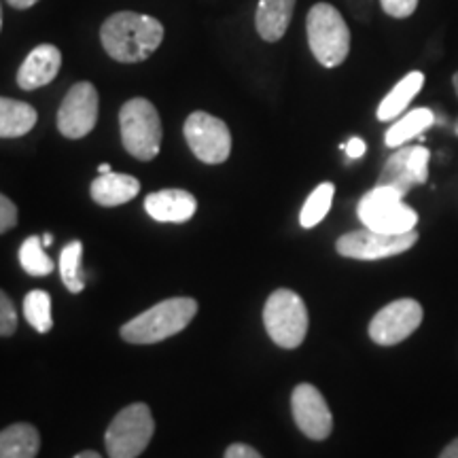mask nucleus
<instances>
[{"label": "nucleus", "instance_id": "a211bd4d", "mask_svg": "<svg viewBox=\"0 0 458 458\" xmlns=\"http://www.w3.org/2000/svg\"><path fill=\"white\" fill-rule=\"evenodd\" d=\"M422 85H425V74L420 71H411L405 74V77L388 91L386 98L380 102V106H377V119H380V122L397 119L401 113H405L410 102L416 98L418 91L422 89Z\"/></svg>", "mask_w": 458, "mask_h": 458}, {"label": "nucleus", "instance_id": "4be33fe9", "mask_svg": "<svg viewBox=\"0 0 458 458\" xmlns=\"http://www.w3.org/2000/svg\"><path fill=\"white\" fill-rule=\"evenodd\" d=\"M81 257H83V244L79 240L66 244L60 253V274L64 280L66 289L71 293H81L85 289V274L81 267Z\"/></svg>", "mask_w": 458, "mask_h": 458}, {"label": "nucleus", "instance_id": "f8f14e48", "mask_svg": "<svg viewBox=\"0 0 458 458\" xmlns=\"http://www.w3.org/2000/svg\"><path fill=\"white\" fill-rule=\"evenodd\" d=\"M428 159H431V153L427 147L403 145L388 157L380 172V179H377V187H388L405 198L411 191V187L427 182Z\"/></svg>", "mask_w": 458, "mask_h": 458}, {"label": "nucleus", "instance_id": "6e6552de", "mask_svg": "<svg viewBox=\"0 0 458 458\" xmlns=\"http://www.w3.org/2000/svg\"><path fill=\"white\" fill-rule=\"evenodd\" d=\"M418 242V232L405 233H385L376 232V229H357V232L344 233V236L335 242L337 253L348 259L359 261H376L386 259V257H394L410 250L411 246Z\"/></svg>", "mask_w": 458, "mask_h": 458}, {"label": "nucleus", "instance_id": "1a4fd4ad", "mask_svg": "<svg viewBox=\"0 0 458 458\" xmlns=\"http://www.w3.org/2000/svg\"><path fill=\"white\" fill-rule=\"evenodd\" d=\"M185 139L199 162L223 164L232 153V134L219 117L208 113H191L185 122Z\"/></svg>", "mask_w": 458, "mask_h": 458}, {"label": "nucleus", "instance_id": "412c9836", "mask_svg": "<svg viewBox=\"0 0 458 458\" xmlns=\"http://www.w3.org/2000/svg\"><path fill=\"white\" fill-rule=\"evenodd\" d=\"M433 122H435V114L431 108H414V111H410L405 117H401L399 122H394L391 128H388L385 136L386 147L391 148L403 147L405 142L416 139V136H420L422 131L431 128Z\"/></svg>", "mask_w": 458, "mask_h": 458}, {"label": "nucleus", "instance_id": "f3484780", "mask_svg": "<svg viewBox=\"0 0 458 458\" xmlns=\"http://www.w3.org/2000/svg\"><path fill=\"white\" fill-rule=\"evenodd\" d=\"M140 191V182L130 174L106 172L91 182V198L100 206H122L134 199Z\"/></svg>", "mask_w": 458, "mask_h": 458}, {"label": "nucleus", "instance_id": "f257e3e1", "mask_svg": "<svg viewBox=\"0 0 458 458\" xmlns=\"http://www.w3.org/2000/svg\"><path fill=\"white\" fill-rule=\"evenodd\" d=\"M100 41L113 60L136 64L156 54L164 41V26L151 15L122 11L102 24Z\"/></svg>", "mask_w": 458, "mask_h": 458}, {"label": "nucleus", "instance_id": "5701e85b", "mask_svg": "<svg viewBox=\"0 0 458 458\" xmlns=\"http://www.w3.org/2000/svg\"><path fill=\"white\" fill-rule=\"evenodd\" d=\"M334 193H335L334 182H323V185L314 189L310 198L306 199V204H303L301 208V215H300L301 227L310 229L314 225H318V223L327 216L331 202H334Z\"/></svg>", "mask_w": 458, "mask_h": 458}, {"label": "nucleus", "instance_id": "aec40b11", "mask_svg": "<svg viewBox=\"0 0 458 458\" xmlns=\"http://www.w3.org/2000/svg\"><path fill=\"white\" fill-rule=\"evenodd\" d=\"M37 111L21 100L0 98V139H20L37 123Z\"/></svg>", "mask_w": 458, "mask_h": 458}, {"label": "nucleus", "instance_id": "e433bc0d", "mask_svg": "<svg viewBox=\"0 0 458 458\" xmlns=\"http://www.w3.org/2000/svg\"><path fill=\"white\" fill-rule=\"evenodd\" d=\"M0 28H3V9H0Z\"/></svg>", "mask_w": 458, "mask_h": 458}, {"label": "nucleus", "instance_id": "7c9ffc66", "mask_svg": "<svg viewBox=\"0 0 458 458\" xmlns=\"http://www.w3.org/2000/svg\"><path fill=\"white\" fill-rule=\"evenodd\" d=\"M439 458H458V437L454 439V442H450L448 445H445L442 454H439Z\"/></svg>", "mask_w": 458, "mask_h": 458}, {"label": "nucleus", "instance_id": "423d86ee", "mask_svg": "<svg viewBox=\"0 0 458 458\" xmlns=\"http://www.w3.org/2000/svg\"><path fill=\"white\" fill-rule=\"evenodd\" d=\"M359 219L368 229L385 233H405L416 229L418 215L405 198L388 187H374L359 202Z\"/></svg>", "mask_w": 458, "mask_h": 458}, {"label": "nucleus", "instance_id": "9d476101", "mask_svg": "<svg viewBox=\"0 0 458 458\" xmlns=\"http://www.w3.org/2000/svg\"><path fill=\"white\" fill-rule=\"evenodd\" d=\"M425 310L416 300H397L377 310L369 323V337L377 346H394V344L408 340L422 325Z\"/></svg>", "mask_w": 458, "mask_h": 458}, {"label": "nucleus", "instance_id": "2eb2a0df", "mask_svg": "<svg viewBox=\"0 0 458 458\" xmlns=\"http://www.w3.org/2000/svg\"><path fill=\"white\" fill-rule=\"evenodd\" d=\"M145 208L159 223H185L196 215L198 199L185 189H164L147 196Z\"/></svg>", "mask_w": 458, "mask_h": 458}, {"label": "nucleus", "instance_id": "dca6fc26", "mask_svg": "<svg viewBox=\"0 0 458 458\" xmlns=\"http://www.w3.org/2000/svg\"><path fill=\"white\" fill-rule=\"evenodd\" d=\"M293 9L295 0H259L255 26L263 41L276 43L284 37L293 17Z\"/></svg>", "mask_w": 458, "mask_h": 458}, {"label": "nucleus", "instance_id": "20e7f679", "mask_svg": "<svg viewBox=\"0 0 458 458\" xmlns=\"http://www.w3.org/2000/svg\"><path fill=\"white\" fill-rule=\"evenodd\" d=\"M119 128L125 151L140 162H151L162 147V122L147 98L128 100L119 111Z\"/></svg>", "mask_w": 458, "mask_h": 458}, {"label": "nucleus", "instance_id": "6ab92c4d", "mask_svg": "<svg viewBox=\"0 0 458 458\" xmlns=\"http://www.w3.org/2000/svg\"><path fill=\"white\" fill-rule=\"evenodd\" d=\"M41 448V437L32 425L20 422L0 431V458H34Z\"/></svg>", "mask_w": 458, "mask_h": 458}, {"label": "nucleus", "instance_id": "c9c22d12", "mask_svg": "<svg viewBox=\"0 0 458 458\" xmlns=\"http://www.w3.org/2000/svg\"><path fill=\"white\" fill-rule=\"evenodd\" d=\"M452 85H454V91H456V96H458V71L454 72V77H452Z\"/></svg>", "mask_w": 458, "mask_h": 458}, {"label": "nucleus", "instance_id": "9b49d317", "mask_svg": "<svg viewBox=\"0 0 458 458\" xmlns=\"http://www.w3.org/2000/svg\"><path fill=\"white\" fill-rule=\"evenodd\" d=\"M98 122V91L88 81L72 85L57 111V130L66 139H83Z\"/></svg>", "mask_w": 458, "mask_h": 458}, {"label": "nucleus", "instance_id": "0eeeda50", "mask_svg": "<svg viewBox=\"0 0 458 458\" xmlns=\"http://www.w3.org/2000/svg\"><path fill=\"white\" fill-rule=\"evenodd\" d=\"M156 422L145 403H131L123 408L106 428L105 444L111 458H136L151 442Z\"/></svg>", "mask_w": 458, "mask_h": 458}, {"label": "nucleus", "instance_id": "b1692460", "mask_svg": "<svg viewBox=\"0 0 458 458\" xmlns=\"http://www.w3.org/2000/svg\"><path fill=\"white\" fill-rule=\"evenodd\" d=\"M24 317L38 334H49L54 327L51 318V297L45 291H30L24 300Z\"/></svg>", "mask_w": 458, "mask_h": 458}, {"label": "nucleus", "instance_id": "4468645a", "mask_svg": "<svg viewBox=\"0 0 458 458\" xmlns=\"http://www.w3.org/2000/svg\"><path fill=\"white\" fill-rule=\"evenodd\" d=\"M62 68V54L55 45H38L34 47L28 57L24 60V64L20 66L17 71V85L21 89L30 91V89H38L43 85H47L54 81Z\"/></svg>", "mask_w": 458, "mask_h": 458}, {"label": "nucleus", "instance_id": "bb28decb", "mask_svg": "<svg viewBox=\"0 0 458 458\" xmlns=\"http://www.w3.org/2000/svg\"><path fill=\"white\" fill-rule=\"evenodd\" d=\"M380 4L386 15L394 17V20H405L416 11L418 0H380Z\"/></svg>", "mask_w": 458, "mask_h": 458}, {"label": "nucleus", "instance_id": "f03ea898", "mask_svg": "<svg viewBox=\"0 0 458 458\" xmlns=\"http://www.w3.org/2000/svg\"><path fill=\"white\" fill-rule=\"evenodd\" d=\"M198 314V301L191 297H172L148 308L122 327V337L130 344H156L181 334Z\"/></svg>", "mask_w": 458, "mask_h": 458}, {"label": "nucleus", "instance_id": "2f4dec72", "mask_svg": "<svg viewBox=\"0 0 458 458\" xmlns=\"http://www.w3.org/2000/svg\"><path fill=\"white\" fill-rule=\"evenodd\" d=\"M7 3L15 9H28V7H32V4H37L38 0H7Z\"/></svg>", "mask_w": 458, "mask_h": 458}, {"label": "nucleus", "instance_id": "7ed1b4c3", "mask_svg": "<svg viewBox=\"0 0 458 458\" xmlns=\"http://www.w3.org/2000/svg\"><path fill=\"white\" fill-rule=\"evenodd\" d=\"M308 43L312 55L325 68L340 66L351 51V30L340 11L329 3H318L308 11Z\"/></svg>", "mask_w": 458, "mask_h": 458}, {"label": "nucleus", "instance_id": "72a5a7b5", "mask_svg": "<svg viewBox=\"0 0 458 458\" xmlns=\"http://www.w3.org/2000/svg\"><path fill=\"white\" fill-rule=\"evenodd\" d=\"M41 240H43V244H45V246H51V244H54V236H51V233H45V236H43Z\"/></svg>", "mask_w": 458, "mask_h": 458}, {"label": "nucleus", "instance_id": "473e14b6", "mask_svg": "<svg viewBox=\"0 0 458 458\" xmlns=\"http://www.w3.org/2000/svg\"><path fill=\"white\" fill-rule=\"evenodd\" d=\"M74 458H102L98 452H91V450H88V452H81V454H77Z\"/></svg>", "mask_w": 458, "mask_h": 458}, {"label": "nucleus", "instance_id": "f704fd0d", "mask_svg": "<svg viewBox=\"0 0 458 458\" xmlns=\"http://www.w3.org/2000/svg\"><path fill=\"white\" fill-rule=\"evenodd\" d=\"M106 172H111V165H108V164H100L98 174H106Z\"/></svg>", "mask_w": 458, "mask_h": 458}, {"label": "nucleus", "instance_id": "a878e982", "mask_svg": "<svg viewBox=\"0 0 458 458\" xmlns=\"http://www.w3.org/2000/svg\"><path fill=\"white\" fill-rule=\"evenodd\" d=\"M17 329V312L7 293L0 291V335H11Z\"/></svg>", "mask_w": 458, "mask_h": 458}, {"label": "nucleus", "instance_id": "ddd939ff", "mask_svg": "<svg viewBox=\"0 0 458 458\" xmlns=\"http://www.w3.org/2000/svg\"><path fill=\"white\" fill-rule=\"evenodd\" d=\"M291 410H293L295 425L300 427V431L314 442H323L334 431V416H331L327 401L317 386H295L293 394H291Z\"/></svg>", "mask_w": 458, "mask_h": 458}, {"label": "nucleus", "instance_id": "c85d7f7f", "mask_svg": "<svg viewBox=\"0 0 458 458\" xmlns=\"http://www.w3.org/2000/svg\"><path fill=\"white\" fill-rule=\"evenodd\" d=\"M225 458H263L259 452L246 444H232L225 450Z\"/></svg>", "mask_w": 458, "mask_h": 458}, {"label": "nucleus", "instance_id": "393cba45", "mask_svg": "<svg viewBox=\"0 0 458 458\" xmlns=\"http://www.w3.org/2000/svg\"><path fill=\"white\" fill-rule=\"evenodd\" d=\"M20 263L30 276H47L54 272V259H49L43 250V240L38 236L24 240L20 249Z\"/></svg>", "mask_w": 458, "mask_h": 458}, {"label": "nucleus", "instance_id": "c756f323", "mask_svg": "<svg viewBox=\"0 0 458 458\" xmlns=\"http://www.w3.org/2000/svg\"><path fill=\"white\" fill-rule=\"evenodd\" d=\"M340 148H344V151H346V156L351 159H359V157L365 156V151H368V145H365L363 139L354 136V139L348 140L346 145H342Z\"/></svg>", "mask_w": 458, "mask_h": 458}, {"label": "nucleus", "instance_id": "cd10ccee", "mask_svg": "<svg viewBox=\"0 0 458 458\" xmlns=\"http://www.w3.org/2000/svg\"><path fill=\"white\" fill-rule=\"evenodd\" d=\"M15 223H17L15 204L0 193V233L9 232L11 227H15Z\"/></svg>", "mask_w": 458, "mask_h": 458}, {"label": "nucleus", "instance_id": "39448f33", "mask_svg": "<svg viewBox=\"0 0 458 458\" xmlns=\"http://www.w3.org/2000/svg\"><path fill=\"white\" fill-rule=\"evenodd\" d=\"M267 335L280 348H297L308 334V308L295 291L278 289L267 297L263 308Z\"/></svg>", "mask_w": 458, "mask_h": 458}]
</instances>
